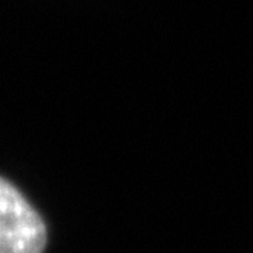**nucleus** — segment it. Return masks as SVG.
<instances>
[{
    "label": "nucleus",
    "instance_id": "1",
    "mask_svg": "<svg viewBox=\"0 0 253 253\" xmlns=\"http://www.w3.org/2000/svg\"><path fill=\"white\" fill-rule=\"evenodd\" d=\"M46 226L23 194L0 177V253H43Z\"/></svg>",
    "mask_w": 253,
    "mask_h": 253
}]
</instances>
